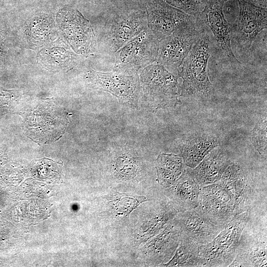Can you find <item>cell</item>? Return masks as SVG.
<instances>
[{"mask_svg": "<svg viewBox=\"0 0 267 267\" xmlns=\"http://www.w3.org/2000/svg\"><path fill=\"white\" fill-rule=\"evenodd\" d=\"M202 33L179 67L178 75L182 79L179 96L197 99L210 97L214 88L210 81L208 64L213 48L209 35Z\"/></svg>", "mask_w": 267, "mask_h": 267, "instance_id": "cell-1", "label": "cell"}, {"mask_svg": "<svg viewBox=\"0 0 267 267\" xmlns=\"http://www.w3.org/2000/svg\"><path fill=\"white\" fill-rule=\"evenodd\" d=\"M102 14L105 22L100 38L105 52L114 53L147 28L144 3L127 5Z\"/></svg>", "mask_w": 267, "mask_h": 267, "instance_id": "cell-2", "label": "cell"}, {"mask_svg": "<svg viewBox=\"0 0 267 267\" xmlns=\"http://www.w3.org/2000/svg\"><path fill=\"white\" fill-rule=\"evenodd\" d=\"M248 220L249 212L234 216L211 242L201 245L198 267H229L236 256Z\"/></svg>", "mask_w": 267, "mask_h": 267, "instance_id": "cell-3", "label": "cell"}, {"mask_svg": "<svg viewBox=\"0 0 267 267\" xmlns=\"http://www.w3.org/2000/svg\"><path fill=\"white\" fill-rule=\"evenodd\" d=\"M159 42L147 28L114 53L115 72L135 75L155 62Z\"/></svg>", "mask_w": 267, "mask_h": 267, "instance_id": "cell-4", "label": "cell"}, {"mask_svg": "<svg viewBox=\"0 0 267 267\" xmlns=\"http://www.w3.org/2000/svg\"><path fill=\"white\" fill-rule=\"evenodd\" d=\"M239 14L232 26L230 37L232 49L245 53L251 48L259 33L267 27V8L244 0H237Z\"/></svg>", "mask_w": 267, "mask_h": 267, "instance_id": "cell-5", "label": "cell"}, {"mask_svg": "<svg viewBox=\"0 0 267 267\" xmlns=\"http://www.w3.org/2000/svg\"><path fill=\"white\" fill-rule=\"evenodd\" d=\"M202 32V27L195 20L194 24L181 28L160 41L156 62L178 75L182 63Z\"/></svg>", "mask_w": 267, "mask_h": 267, "instance_id": "cell-6", "label": "cell"}, {"mask_svg": "<svg viewBox=\"0 0 267 267\" xmlns=\"http://www.w3.org/2000/svg\"><path fill=\"white\" fill-rule=\"evenodd\" d=\"M223 4L220 0H208L203 10L193 16L209 35L213 48L220 50L230 62L241 64L232 49L230 26L224 16Z\"/></svg>", "mask_w": 267, "mask_h": 267, "instance_id": "cell-7", "label": "cell"}, {"mask_svg": "<svg viewBox=\"0 0 267 267\" xmlns=\"http://www.w3.org/2000/svg\"><path fill=\"white\" fill-rule=\"evenodd\" d=\"M147 28L161 41L175 31L195 23L193 15L168 4L163 0H144Z\"/></svg>", "mask_w": 267, "mask_h": 267, "instance_id": "cell-8", "label": "cell"}, {"mask_svg": "<svg viewBox=\"0 0 267 267\" xmlns=\"http://www.w3.org/2000/svg\"><path fill=\"white\" fill-rule=\"evenodd\" d=\"M60 27L66 40L78 54H93L97 42L93 30L88 20L77 9L66 7L57 16Z\"/></svg>", "mask_w": 267, "mask_h": 267, "instance_id": "cell-9", "label": "cell"}, {"mask_svg": "<svg viewBox=\"0 0 267 267\" xmlns=\"http://www.w3.org/2000/svg\"><path fill=\"white\" fill-rule=\"evenodd\" d=\"M178 75L168 70L160 64H151L142 70L141 86L148 95L160 106L175 104L180 94Z\"/></svg>", "mask_w": 267, "mask_h": 267, "instance_id": "cell-10", "label": "cell"}, {"mask_svg": "<svg viewBox=\"0 0 267 267\" xmlns=\"http://www.w3.org/2000/svg\"><path fill=\"white\" fill-rule=\"evenodd\" d=\"M228 192L234 204V214L249 212L257 197V189L249 172L240 164L232 163L218 182Z\"/></svg>", "mask_w": 267, "mask_h": 267, "instance_id": "cell-11", "label": "cell"}, {"mask_svg": "<svg viewBox=\"0 0 267 267\" xmlns=\"http://www.w3.org/2000/svg\"><path fill=\"white\" fill-rule=\"evenodd\" d=\"M198 206L213 223L222 228L235 216L233 201L219 182L201 187Z\"/></svg>", "mask_w": 267, "mask_h": 267, "instance_id": "cell-12", "label": "cell"}, {"mask_svg": "<svg viewBox=\"0 0 267 267\" xmlns=\"http://www.w3.org/2000/svg\"><path fill=\"white\" fill-rule=\"evenodd\" d=\"M86 78L98 89L122 99L133 101L139 93V82L136 74L89 70L86 73Z\"/></svg>", "mask_w": 267, "mask_h": 267, "instance_id": "cell-13", "label": "cell"}, {"mask_svg": "<svg viewBox=\"0 0 267 267\" xmlns=\"http://www.w3.org/2000/svg\"><path fill=\"white\" fill-rule=\"evenodd\" d=\"M177 223L183 235L200 246L211 242L223 229L213 223L199 206L180 212Z\"/></svg>", "mask_w": 267, "mask_h": 267, "instance_id": "cell-14", "label": "cell"}, {"mask_svg": "<svg viewBox=\"0 0 267 267\" xmlns=\"http://www.w3.org/2000/svg\"><path fill=\"white\" fill-rule=\"evenodd\" d=\"M267 238L245 235L242 232L236 256L229 267L267 265Z\"/></svg>", "mask_w": 267, "mask_h": 267, "instance_id": "cell-15", "label": "cell"}, {"mask_svg": "<svg viewBox=\"0 0 267 267\" xmlns=\"http://www.w3.org/2000/svg\"><path fill=\"white\" fill-rule=\"evenodd\" d=\"M231 163L228 156L216 147L191 171L195 179L202 187L218 182Z\"/></svg>", "mask_w": 267, "mask_h": 267, "instance_id": "cell-16", "label": "cell"}, {"mask_svg": "<svg viewBox=\"0 0 267 267\" xmlns=\"http://www.w3.org/2000/svg\"><path fill=\"white\" fill-rule=\"evenodd\" d=\"M201 188L193 177L191 168L184 170L171 188L177 209L183 212L198 207Z\"/></svg>", "mask_w": 267, "mask_h": 267, "instance_id": "cell-17", "label": "cell"}, {"mask_svg": "<svg viewBox=\"0 0 267 267\" xmlns=\"http://www.w3.org/2000/svg\"><path fill=\"white\" fill-rule=\"evenodd\" d=\"M219 144L218 138L214 135L205 134L190 135L180 147L181 156L184 164L194 169Z\"/></svg>", "mask_w": 267, "mask_h": 267, "instance_id": "cell-18", "label": "cell"}, {"mask_svg": "<svg viewBox=\"0 0 267 267\" xmlns=\"http://www.w3.org/2000/svg\"><path fill=\"white\" fill-rule=\"evenodd\" d=\"M39 58L46 68L52 71H65L77 64L78 56L63 41H57L43 48Z\"/></svg>", "mask_w": 267, "mask_h": 267, "instance_id": "cell-19", "label": "cell"}, {"mask_svg": "<svg viewBox=\"0 0 267 267\" xmlns=\"http://www.w3.org/2000/svg\"><path fill=\"white\" fill-rule=\"evenodd\" d=\"M157 161L158 181L164 186L169 187L183 172L182 157L178 155L163 153L159 155Z\"/></svg>", "mask_w": 267, "mask_h": 267, "instance_id": "cell-20", "label": "cell"}, {"mask_svg": "<svg viewBox=\"0 0 267 267\" xmlns=\"http://www.w3.org/2000/svg\"><path fill=\"white\" fill-rule=\"evenodd\" d=\"M178 246L173 258L163 266L198 267L200 245L181 233Z\"/></svg>", "mask_w": 267, "mask_h": 267, "instance_id": "cell-21", "label": "cell"}, {"mask_svg": "<svg viewBox=\"0 0 267 267\" xmlns=\"http://www.w3.org/2000/svg\"><path fill=\"white\" fill-rule=\"evenodd\" d=\"M51 19L46 15H40L34 20L35 22H32L28 32L31 39L35 43H44L50 37V30L53 28L50 26L52 23L49 22Z\"/></svg>", "mask_w": 267, "mask_h": 267, "instance_id": "cell-22", "label": "cell"}, {"mask_svg": "<svg viewBox=\"0 0 267 267\" xmlns=\"http://www.w3.org/2000/svg\"><path fill=\"white\" fill-rule=\"evenodd\" d=\"M146 201V199L145 197L128 193H118L115 196L114 205L118 214L127 215Z\"/></svg>", "mask_w": 267, "mask_h": 267, "instance_id": "cell-23", "label": "cell"}, {"mask_svg": "<svg viewBox=\"0 0 267 267\" xmlns=\"http://www.w3.org/2000/svg\"><path fill=\"white\" fill-rule=\"evenodd\" d=\"M251 141L260 155L267 158V118H260L253 130Z\"/></svg>", "mask_w": 267, "mask_h": 267, "instance_id": "cell-24", "label": "cell"}, {"mask_svg": "<svg viewBox=\"0 0 267 267\" xmlns=\"http://www.w3.org/2000/svg\"><path fill=\"white\" fill-rule=\"evenodd\" d=\"M102 13L127 5L143 3L144 0H85Z\"/></svg>", "mask_w": 267, "mask_h": 267, "instance_id": "cell-25", "label": "cell"}, {"mask_svg": "<svg viewBox=\"0 0 267 267\" xmlns=\"http://www.w3.org/2000/svg\"><path fill=\"white\" fill-rule=\"evenodd\" d=\"M184 12L194 15L202 11L208 0H163Z\"/></svg>", "mask_w": 267, "mask_h": 267, "instance_id": "cell-26", "label": "cell"}, {"mask_svg": "<svg viewBox=\"0 0 267 267\" xmlns=\"http://www.w3.org/2000/svg\"><path fill=\"white\" fill-rule=\"evenodd\" d=\"M224 3L228 0H220ZM249 2L255 5L267 8V0H244Z\"/></svg>", "mask_w": 267, "mask_h": 267, "instance_id": "cell-27", "label": "cell"}, {"mask_svg": "<svg viewBox=\"0 0 267 267\" xmlns=\"http://www.w3.org/2000/svg\"><path fill=\"white\" fill-rule=\"evenodd\" d=\"M5 37L3 32L0 26V57L4 54Z\"/></svg>", "mask_w": 267, "mask_h": 267, "instance_id": "cell-28", "label": "cell"}]
</instances>
